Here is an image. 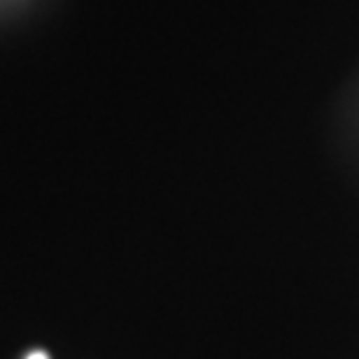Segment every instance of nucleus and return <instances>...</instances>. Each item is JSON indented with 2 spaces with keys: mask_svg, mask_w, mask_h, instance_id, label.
<instances>
[{
  "mask_svg": "<svg viewBox=\"0 0 359 359\" xmlns=\"http://www.w3.org/2000/svg\"><path fill=\"white\" fill-rule=\"evenodd\" d=\"M28 359H49L45 353H33V355H28Z\"/></svg>",
  "mask_w": 359,
  "mask_h": 359,
  "instance_id": "nucleus-1",
  "label": "nucleus"
}]
</instances>
